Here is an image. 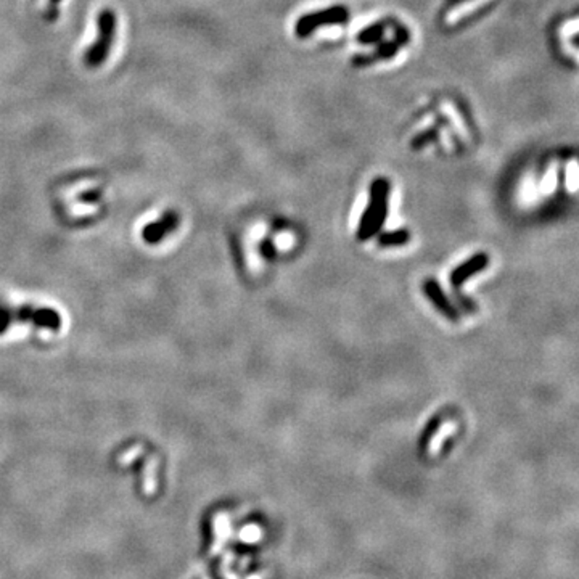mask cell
<instances>
[{
	"mask_svg": "<svg viewBox=\"0 0 579 579\" xmlns=\"http://www.w3.org/2000/svg\"><path fill=\"white\" fill-rule=\"evenodd\" d=\"M116 26H118V18L111 8H101L99 17H96V41L87 48L84 53V65L90 70H96L106 61L110 55L111 45H113Z\"/></svg>",
	"mask_w": 579,
	"mask_h": 579,
	"instance_id": "2",
	"label": "cell"
},
{
	"mask_svg": "<svg viewBox=\"0 0 579 579\" xmlns=\"http://www.w3.org/2000/svg\"><path fill=\"white\" fill-rule=\"evenodd\" d=\"M381 37H383V24L378 23L364 29V31L357 36V41L362 43H374V42H380Z\"/></svg>",
	"mask_w": 579,
	"mask_h": 579,
	"instance_id": "8",
	"label": "cell"
},
{
	"mask_svg": "<svg viewBox=\"0 0 579 579\" xmlns=\"http://www.w3.org/2000/svg\"><path fill=\"white\" fill-rule=\"evenodd\" d=\"M434 137H436V130L429 129V130H427V132L418 134L417 137H415L412 140V143H410V147H412L414 150H418V148H422L423 145H427L429 142V140H433Z\"/></svg>",
	"mask_w": 579,
	"mask_h": 579,
	"instance_id": "11",
	"label": "cell"
},
{
	"mask_svg": "<svg viewBox=\"0 0 579 579\" xmlns=\"http://www.w3.org/2000/svg\"><path fill=\"white\" fill-rule=\"evenodd\" d=\"M410 240V234L407 230H393V232H385L383 235L380 236L378 243L381 246H403Z\"/></svg>",
	"mask_w": 579,
	"mask_h": 579,
	"instance_id": "7",
	"label": "cell"
},
{
	"mask_svg": "<svg viewBox=\"0 0 579 579\" xmlns=\"http://www.w3.org/2000/svg\"><path fill=\"white\" fill-rule=\"evenodd\" d=\"M398 47L399 43L398 42H385L381 43L378 47V50H376L375 55H372V60H378V58H391L394 55L396 52H398Z\"/></svg>",
	"mask_w": 579,
	"mask_h": 579,
	"instance_id": "10",
	"label": "cell"
},
{
	"mask_svg": "<svg viewBox=\"0 0 579 579\" xmlns=\"http://www.w3.org/2000/svg\"><path fill=\"white\" fill-rule=\"evenodd\" d=\"M177 222L179 219H177L176 212H172V211L166 212V214L161 217V221L153 222V224L147 225V229H145V238L150 241L159 240L163 235H166L167 232H171L174 227L177 225Z\"/></svg>",
	"mask_w": 579,
	"mask_h": 579,
	"instance_id": "6",
	"label": "cell"
},
{
	"mask_svg": "<svg viewBox=\"0 0 579 579\" xmlns=\"http://www.w3.org/2000/svg\"><path fill=\"white\" fill-rule=\"evenodd\" d=\"M423 292L427 293V296L429 298V301H431L436 309L441 314H444L447 318H452V321H458V312L457 309L452 306V303L449 301L446 293L443 292V288L439 287V285L434 282V280H427V282H423Z\"/></svg>",
	"mask_w": 579,
	"mask_h": 579,
	"instance_id": "5",
	"label": "cell"
},
{
	"mask_svg": "<svg viewBox=\"0 0 579 579\" xmlns=\"http://www.w3.org/2000/svg\"><path fill=\"white\" fill-rule=\"evenodd\" d=\"M489 264V258L485 253H478L475 256H471L470 259L465 261V263L458 265L454 270L452 275H451V282L454 287H460L467 282L468 278L473 277V275L480 274L482 269H486V265Z\"/></svg>",
	"mask_w": 579,
	"mask_h": 579,
	"instance_id": "4",
	"label": "cell"
},
{
	"mask_svg": "<svg viewBox=\"0 0 579 579\" xmlns=\"http://www.w3.org/2000/svg\"><path fill=\"white\" fill-rule=\"evenodd\" d=\"M346 19H347L346 8L332 7L328 10H323V12L306 14V17L299 18V21L296 23V34L299 37H304V36H307V34H311L316 28L323 26V24L345 23Z\"/></svg>",
	"mask_w": 579,
	"mask_h": 579,
	"instance_id": "3",
	"label": "cell"
},
{
	"mask_svg": "<svg viewBox=\"0 0 579 579\" xmlns=\"http://www.w3.org/2000/svg\"><path fill=\"white\" fill-rule=\"evenodd\" d=\"M579 185V161L569 159L567 164V187L569 190H576Z\"/></svg>",
	"mask_w": 579,
	"mask_h": 579,
	"instance_id": "9",
	"label": "cell"
},
{
	"mask_svg": "<svg viewBox=\"0 0 579 579\" xmlns=\"http://www.w3.org/2000/svg\"><path fill=\"white\" fill-rule=\"evenodd\" d=\"M388 193L389 183L386 179H376L370 187L369 206L362 216L359 229H357V238L365 241L380 232L383 225L386 212H388Z\"/></svg>",
	"mask_w": 579,
	"mask_h": 579,
	"instance_id": "1",
	"label": "cell"
},
{
	"mask_svg": "<svg viewBox=\"0 0 579 579\" xmlns=\"http://www.w3.org/2000/svg\"><path fill=\"white\" fill-rule=\"evenodd\" d=\"M61 0H48V7L45 10V13H43V18L47 19V21H57L58 18V3H60Z\"/></svg>",
	"mask_w": 579,
	"mask_h": 579,
	"instance_id": "13",
	"label": "cell"
},
{
	"mask_svg": "<svg viewBox=\"0 0 579 579\" xmlns=\"http://www.w3.org/2000/svg\"><path fill=\"white\" fill-rule=\"evenodd\" d=\"M579 32V18L578 19H571V21H567L560 29V36L563 39H568L574 36V34Z\"/></svg>",
	"mask_w": 579,
	"mask_h": 579,
	"instance_id": "12",
	"label": "cell"
},
{
	"mask_svg": "<svg viewBox=\"0 0 579 579\" xmlns=\"http://www.w3.org/2000/svg\"><path fill=\"white\" fill-rule=\"evenodd\" d=\"M100 196H101V193H100V190H87V192H84V193H81L79 195V201H82V203H96L100 200Z\"/></svg>",
	"mask_w": 579,
	"mask_h": 579,
	"instance_id": "14",
	"label": "cell"
}]
</instances>
